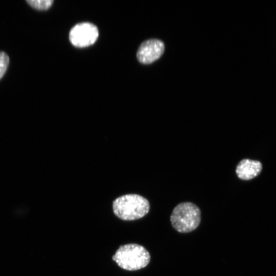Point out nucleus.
<instances>
[{"label":"nucleus","instance_id":"nucleus-1","mask_svg":"<svg viewBox=\"0 0 276 276\" xmlns=\"http://www.w3.org/2000/svg\"><path fill=\"white\" fill-rule=\"evenodd\" d=\"M150 209L149 201L137 194H128L117 198L113 202L114 214L124 220H134L145 216Z\"/></svg>","mask_w":276,"mask_h":276},{"label":"nucleus","instance_id":"nucleus-2","mask_svg":"<svg viewBox=\"0 0 276 276\" xmlns=\"http://www.w3.org/2000/svg\"><path fill=\"white\" fill-rule=\"evenodd\" d=\"M112 260L122 268L132 271L145 267L150 261V256L142 245L128 244L120 246Z\"/></svg>","mask_w":276,"mask_h":276},{"label":"nucleus","instance_id":"nucleus-3","mask_svg":"<svg viewBox=\"0 0 276 276\" xmlns=\"http://www.w3.org/2000/svg\"><path fill=\"white\" fill-rule=\"evenodd\" d=\"M172 227L181 233H187L196 229L201 221V211L194 203L183 202L173 210L170 217Z\"/></svg>","mask_w":276,"mask_h":276},{"label":"nucleus","instance_id":"nucleus-4","mask_svg":"<svg viewBox=\"0 0 276 276\" xmlns=\"http://www.w3.org/2000/svg\"><path fill=\"white\" fill-rule=\"evenodd\" d=\"M99 31L90 22H84L76 24L70 30L69 39L77 48H85L93 44L97 40Z\"/></svg>","mask_w":276,"mask_h":276},{"label":"nucleus","instance_id":"nucleus-5","mask_svg":"<svg viewBox=\"0 0 276 276\" xmlns=\"http://www.w3.org/2000/svg\"><path fill=\"white\" fill-rule=\"evenodd\" d=\"M165 50L164 42L157 39H150L143 42L139 47L136 57L144 64H150L158 59Z\"/></svg>","mask_w":276,"mask_h":276},{"label":"nucleus","instance_id":"nucleus-6","mask_svg":"<svg viewBox=\"0 0 276 276\" xmlns=\"http://www.w3.org/2000/svg\"><path fill=\"white\" fill-rule=\"evenodd\" d=\"M262 169V164L258 160L243 159L237 165L236 173L242 180H250L257 176Z\"/></svg>","mask_w":276,"mask_h":276},{"label":"nucleus","instance_id":"nucleus-7","mask_svg":"<svg viewBox=\"0 0 276 276\" xmlns=\"http://www.w3.org/2000/svg\"><path fill=\"white\" fill-rule=\"evenodd\" d=\"M26 2L33 9L39 11L49 9L52 5V0H27Z\"/></svg>","mask_w":276,"mask_h":276},{"label":"nucleus","instance_id":"nucleus-8","mask_svg":"<svg viewBox=\"0 0 276 276\" xmlns=\"http://www.w3.org/2000/svg\"><path fill=\"white\" fill-rule=\"evenodd\" d=\"M9 57L6 53L0 51V80L5 75L9 64Z\"/></svg>","mask_w":276,"mask_h":276}]
</instances>
